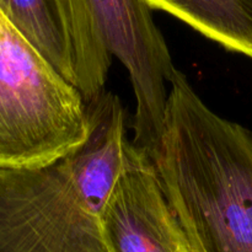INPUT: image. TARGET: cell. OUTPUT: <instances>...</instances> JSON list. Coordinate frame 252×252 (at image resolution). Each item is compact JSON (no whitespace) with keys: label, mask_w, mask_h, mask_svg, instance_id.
Masks as SVG:
<instances>
[{"label":"cell","mask_w":252,"mask_h":252,"mask_svg":"<svg viewBox=\"0 0 252 252\" xmlns=\"http://www.w3.org/2000/svg\"><path fill=\"white\" fill-rule=\"evenodd\" d=\"M102 213L65 157L43 166H0V252H110Z\"/></svg>","instance_id":"cell-4"},{"label":"cell","mask_w":252,"mask_h":252,"mask_svg":"<svg viewBox=\"0 0 252 252\" xmlns=\"http://www.w3.org/2000/svg\"><path fill=\"white\" fill-rule=\"evenodd\" d=\"M88 128L79 89L0 10V166L57 161L83 144Z\"/></svg>","instance_id":"cell-3"},{"label":"cell","mask_w":252,"mask_h":252,"mask_svg":"<svg viewBox=\"0 0 252 252\" xmlns=\"http://www.w3.org/2000/svg\"><path fill=\"white\" fill-rule=\"evenodd\" d=\"M0 10L58 73L75 85V47L66 0H0Z\"/></svg>","instance_id":"cell-6"},{"label":"cell","mask_w":252,"mask_h":252,"mask_svg":"<svg viewBox=\"0 0 252 252\" xmlns=\"http://www.w3.org/2000/svg\"><path fill=\"white\" fill-rule=\"evenodd\" d=\"M101 224L110 252H191L154 161L130 140Z\"/></svg>","instance_id":"cell-5"},{"label":"cell","mask_w":252,"mask_h":252,"mask_svg":"<svg viewBox=\"0 0 252 252\" xmlns=\"http://www.w3.org/2000/svg\"><path fill=\"white\" fill-rule=\"evenodd\" d=\"M152 159L191 252H252V130L212 110L177 69Z\"/></svg>","instance_id":"cell-1"},{"label":"cell","mask_w":252,"mask_h":252,"mask_svg":"<svg viewBox=\"0 0 252 252\" xmlns=\"http://www.w3.org/2000/svg\"><path fill=\"white\" fill-rule=\"evenodd\" d=\"M75 47L76 84L85 101L105 89L116 57L135 100L132 143L153 157L176 71L164 36L144 0H66Z\"/></svg>","instance_id":"cell-2"},{"label":"cell","mask_w":252,"mask_h":252,"mask_svg":"<svg viewBox=\"0 0 252 252\" xmlns=\"http://www.w3.org/2000/svg\"><path fill=\"white\" fill-rule=\"evenodd\" d=\"M228 51L252 59V0H144Z\"/></svg>","instance_id":"cell-7"}]
</instances>
